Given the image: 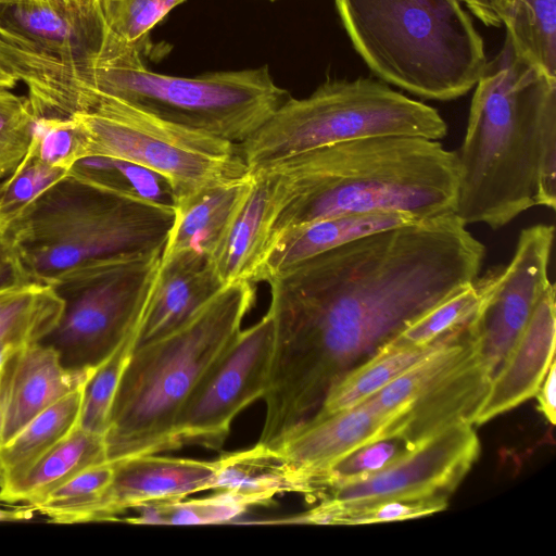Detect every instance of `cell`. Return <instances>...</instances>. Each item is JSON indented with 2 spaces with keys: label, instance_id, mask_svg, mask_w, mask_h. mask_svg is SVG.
<instances>
[{
  "label": "cell",
  "instance_id": "1",
  "mask_svg": "<svg viewBox=\"0 0 556 556\" xmlns=\"http://www.w3.org/2000/svg\"><path fill=\"white\" fill-rule=\"evenodd\" d=\"M485 247L447 214L361 237L267 280L274 349L265 426L286 434L409 321L469 285Z\"/></svg>",
  "mask_w": 556,
  "mask_h": 556
},
{
  "label": "cell",
  "instance_id": "2",
  "mask_svg": "<svg viewBox=\"0 0 556 556\" xmlns=\"http://www.w3.org/2000/svg\"><path fill=\"white\" fill-rule=\"evenodd\" d=\"M457 152L455 215L498 229L534 206H556V77L508 38L475 86Z\"/></svg>",
  "mask_w": 556,
  "mask_h": 556
},
{
  "label": "cell",
  "instance_id": "3",
  "mask_svg": "<svg viewBox=\"0 0 556 556\" xmlns=\"http://www.w3.org/2000/svg\"><path fill=\"white\" fill-rule=\"evenodd\" d=\"M260 167L270 174L274 195L264 256L287 232L325 218L394 212L428 219L456 210L457 152L439 140L356 139Z\"/></svg>",
  "mask_w": 556,
  "mask_h": 556
},
{
  "label": "cell",
  "instance_id": "4",
  "mask_svg": "<svg viewBox=\"0 0 556 556\" xmlns=\"http://www.w3.org/2000/svg\"><path fill=\"white\" fill-rule=\"evenodd\" d=\"M254 301V283L226 285L181 327L132 349L104 434L108 460L180 447L175 427L181 410L240 332Z\"/></svg>",
  "mask_w": 556,
  "mask_h": 556
},
{
  "label": "cell",
  "instance_id": "5",
  "mask_svg": "<svg viewBox=\"0 0 556 556\" xmlns=\"http://www.w3.org/2000/svg\"><path fill=\"white\" fill-rule=\"evenodd\" d=\"M353 47L383 81L431 100L480 79L483 40L460 0H334Z\"/></svg>",
  "mask_w": 556,
  "mask_h": 556
},
{
  "label": "cell",
  "instance_id": "6",
  "mask_svg": "<svg viewBox=\"0 0 556 556\" xmlns=\"http://www.w3.org/2000/svg\"><path fill=\"white\" fill-rule=\"evenodd\" d=\"M175 211L67 175L2 235L16 281L48 283L81 263L162 252Z\"/></svg>",
  "mask_w": 556,
  "mask_h": 556
},
{
  "label": "cell",
  "instance_id": "7",
  "mask_svg": "<svg viewBox=\"0 0 556 556\" xmlns=\"http://www.w3.org/2000/svg\"><path fill=\"white\" fill-rule=\"evenodd\" d=\"M140 49L121 43L94 66L90 88L175 125L240 144L290 97L268 67L195 77L159 74Z\"/></svg>",
  "mask_w": 556,
  "mask_h": 556
},
{
  "label": "cell",
  "instance_id": "8",
  "mask_svg": "<svg viewBox=\"0 0 556 556\" xmlns=\"http://www.w3.org/2000/svg\"><path fill=\"white\" fill-rule=\"evenodd\" d=\"M446 132L434 108L361 77L327 80L303 99L289 97L239 147L252 169L344 141L386 136L440 140Z\"/></svg>",
  "mask_w": 556,
  "mask_h": 556
},
{
  "label": "cell",
  "instance_id": "9",
  "mask_svg": "<svg viewBox=\"0 0 556 556\" xmlns=\"http://www.w3.org/2000/svg\"><path fill=\"white\" fill-rule=\"evenodd\" d=\"M73 115L86 132L87 156L118 157L161 174L174 189L176 205L249 173L238 143L163 121L109 96L96 93L90 109Z\"/></svg>",
  "mask_w": 556,
  "mask_h": 556
},
{
  "label": "cell",
  "instance_id": "10",
  "mask_svg": "<svg viewBox=\"0 0 556 556\" xmlns=\"http://www.w3.org/2000/svg\"><path fill=\"white\" fill-rule=\"evenodd\" d=\"M162 252L97 258L65 269L50 283L64 301L56 327L41 341L64 366L97 367L136 332Z\"/></svg>",
  "mask_w": 556,
  "mask_h": 556
},
{
  "label": "cell",
  "instance_id": "11",
  "mask_svg": "<svg viewBox=\"0 0 556 556\" xmlns=\"http://www.w3.org/2000/svg\"><path fill=\"white\" fill-rule=\"evenodd\" d=\"M491 381L470 323L364 402L396 416L392 435L413 448L452 426L473 425Z\"/></svg>",
  "mask_w": 556,
  "mask_h": 556
},
{
  "label": "cell",
  "instance_id": "12",
  "mask_svg": "<svg viewBox=\"0 0 556 556\" xmlns=\"http://www.w3.org/2000/svg\"><path fill=\"white\" fill-rule=\"evenodd\" d=\"M274 349V324L267 313L256 324L240 330L212 366L181 410L176 440L219 448L235 417L263 397Z\"/></svg>",
  "mask_w": 556,
  "mask_h": 556
},
{
  "label": "cell",
  "instance_id": "13",
  "mask_svg": "<svg viewBox=\"0 0 556 556\" xmlns=\"http://www.w3.org/2000/svg\"><path fill=\"white\" fill-rule=\"evenodd\" d=\"M553 225L523 228L508 264L498 266L472 323L479 357L491 379L503 367L538 303L554 285L548 277Z\"/></svg>",
  "mask_w": 556,
  "mask_h": 556
},
{
  "label": "cell",
  "instance_id": "14",
  "mask_svg": "<svg viewBox=\"0 0 556 556\" xmlns=\"http://www.w3.org/2000/svg\"><path fill=\"white\" fill-rule=\"evenodd\" d=\"M480 443L470 424L446 428L386 468L319 493L315 500L361 504L388 498L448 500L476 463Z\"/></svg>",
  "mask_w": 556,
  "mask_h": 556
},
{
  "label": "cell",
  "instance_id": "15",
  "mask_svg": "<svg viewBox=\"0 0 556 556\" xmlns=\"http://www.w3.org/2000/svg\"><path fill=\"white\" fill-rule=\"evenodd\" d=\"M0 18L93 96L91 74L110 37L102 10L86 13L48 0H0Z\"/></svg>",
  "mask_w": 556,
  "mask_h": 556
},
{
  "label": "cell",
  "instance_id": "16",
  "mask_svg": "<svg viewBox=\"0 0 556 556\" xmlns=\"http://www.w3.org/2000/svg\"><path fill=\"white\" fill-rule=\"evenodd\" d=\"M393 415L362 402L327 416L314 417L293 431L277 448L298 471L302 493L312 497L320 478L359 446L392 435Z\"/></svg>",
  "mask_w": 556,
  "mask_h": 556
},
{
  "label": "cell",
  "instance_id": "17",
  "mask_svg": "<svg viewBox=\"0 0 556 556\" xmlns=\"http://www.w3.org/2000/svg\"><path fill=\"white\" fill-rule=\"evenodd\" d=\"M110 462V460H109ZM113 477L92 521L116 520L136 507L213 489L216 460L143 455L114 462Z\"/></svg>",
  "mask_w": 556,
  "mask_h": 556
},
{
  "label": "cell",
  "instance_id": "18",
  "mask_svg": "<svg viewBox=\"0 0 556 556\" xmlns=\"http://www.w3.org/2000/svg\"><path fill=\"white\" fill-rule=\"evenodd\" d=\"M96 368L66 367L58 351L41 342L14 352L3 370V444L43 409L85 386Z\"/></svg>",
  "mask_w": 556,
  "mask_h": 556
},
{
  "label": "cell",
  "instance_id": "19",
  "mask_svg": "<svg viewBox=\"0 0 556 556\" xmlns=\"http://www.w3.org/2000/svg\"><path fill=\"white\" fill-rule=\"evenodd\" d=\"M224 287L205 257L185 253L161 258L132 349L181 327Z\"/></svg>",
  "mask_w": 556,
  "mask_h": 556
},
{
  "label": "cell",
  "instance_id": "20",
  "mask_svg": "<svg viewBox=\"0 0 556 556\" xmlns=\"http://www.w3.org/2000/svg\"><path fill=\"white\" fill-rule=\"evenodd\" d=\"M555 285L538 303L523 333L500 371L475 417L482 425L534 396L555 361Z\"/></svg>",
  "mask_w": 556,
  "mask_h": 556
},
{
  "label": "cell",
  "instance_id": "21",
  "mask_svg": "<svg viewBox=\"0 0 556 556\" xmlns=\"http://www.w3.org/2000/svg\"><path fill=\"white\" fill-rule=\"evenodd\" d=\"M249 189L208 258L225 286L239 281L254 283L274 216L269 173L263 167L249 169Z\"/></svg>",
  "mask_w": 556,
  "mask_h": 556
},
{
  "label": "cell",
  "instance_id": "22",
  "mask_svg": "<svg viewBox=\"0 0 556 556\" xmlns=\"http://www.w3.org/2000/svg\"><path fill=\"white\" fill-rule=\"evenodd\" d=\"M422 219L394 212L344 215L316 220L283 235L266 253L253 282L267 281L313 256L364 236Z\"/></svg>",
  "mask_w": 556,
  "mask_h": 556
},
{
  "label": "cell",
  "instance_id": "23",
  "mask_svg": "<svg viewBox=\"0 0 556 556\" xmlns=\"http://www.w3.org/2000/svg\"><path fill=\"white\" fill-rule=\"evenodd\" d=\"M250 180L248 173L179 202L161 258L190 253L208 260L247 193Z\"/></svg>",
  "mask_w": 556,
  "mask_h": 556
},
{
  "label": "cell",
  "instance_id": "24",
  "mask_svg": "<svg viewBox=\"0 0 556 556\" xmlns=\"http://www.w3.org/2000/svg\"><path fill=\"white\" fill-rule=\"evenodd\" d=\"M108 460L104 435L79 425L17 478L0 488V501L35 505L83 470Z\"/></svg>",
  "mask_w": 556,
  "mask_h": 556
},
{
  "label": "cell",
  "instance_id": "25",
  "mask_svg": "<svg viewBox=\"0 0 556 556\" xmlns=\"http://www.w3.org/2000/svg\"><path fill=\"white\" fill-rule=\"evenodd\" d=\"M216 463L212 490L231 492L250 506L266 504L277 494L302 493L300 476L286 456L262 444L222 455Z\"/></svg>",
  "mask_w": 556,
  "mask_h": 556
},
{
  "label": "cell",
  "instance_id": "26",
  "mask_svg": "<svg viewBox=\"0 0 556 556\" xmlns=\"http://www.w3.org/2000/svg\"><path fill=\"white\" fill-rule=\"evenodd\" d=\"M454 333L425 346L406 345L393 339L389 340L371 356L346 372L329 390L314 417L327 416L366 401L429 355Z\"/></svg>",
  "mask_w": 556,
  "mask_h": 556
},
{
  "label": "cell",
  "instance_id": "27",
  "mask_svg": "<svg viewBox=\"0 0 556 556\" xmlns=\"http://www.w3.org/2000/svg\"><path fill=\"white\" fill-rule=\"evenodd\" d=\"M64 301L50 283L0 287V348L20 350L41 342L59 324Z\"/></svg>",
  "mask_w": 556,
  "mask_h": 556
},
{
  "label": "cell",
  "instance_id": "28",
  "mask_svg": "<svg viewBox=\"0 0 556 556\" xmlns=\"http://www.w3.org/2000/svg\"><path fill=\"white\" fill-rule=\"evenodd\" d=\"M86 384L43 409L0 447L5 482L22 475L79 425Z\"/></svg>",
  "mask_w": 556,
  "mask_h": 556
},
{
  "label": "cell",
  "instance_id": "29",
  "mask_svg": "<svg viewBox=\"0 0 556 556\" xmlns=\"http://www.w3.org/2000/svg\"><path fill=\"white\" fill-rule=\"evenodd\" d=\"M515 51L556 77V0H490Z\"/></svg>",
  "mask_w": 556,
  "mask_h": 556
},
{
  "label": "cell",
  "instance_id": "30",
  "mask_svg": "<svg viewBox=\"0 0 556 556\" xmlns=\"http://www.w3.org/2000/svg\"><path fill=\"white\" fill-rule=\"evenodd\" d=\"M68 175L111 192L175 211L176 194L169 181L136 163L113 156L90 155L76 162Z\"/></svg>",
  "mask_w": 556,
  "mask_h": 556
},
{
  "label": "cell",
  "instance_id": "31",
  "mask_svg": "<svg viewBox=\"0 0 556 556\" xmlns=\"http://www.w3.org/2000/svg\"><path fill=\"white\" fill-rule=\"evenodd\" d=\"M498 266L478 275L469 285L421 313L392 339L401 344L425 346L465 327L475 318Z\"/></svg>",
  "mask_w": 556,
  "mask_h": 556
},
{
  "label": "cell",
  "instance_id": "32",
  "mask_svg": "<svg viewBox=\"0 0 556 556\" xmlns=\"http://www.w3.org/2000/svg\"><path fill=\"white\" fill-rule=\"evenodd\" d=\"M448 500L441 497L388 498L361 504L319 501L308 511L290 518L292 522L317 525H367L403 521L444 510Z\"/></svg>",
  "mask_w": 556,
  "mask_h": 556
},
{
  "label": "cell",
  "instance_id": "33",
  "mask_svg": "<svg viewBox=\"0 0 556 556\" xmlns=\"http://www.w3.org/2000/svg\"><path fill=\"white\" fill-rule=\"evenodd\" d=\"M112 477L113 464L102 462L83 470L31 506L55 523L92 521Z\"/></svg>",
  "mask_w": 556,
  "mask_h": 556
},
{
  "label": "cell",
  "instance_id": "34",
  "mask_svg": "<svg viewBox=\"0 0 556 556\" xmlns=\"http://www.w3.org/2000/svg\"><path fill=\"white\" fill-rule=\"evenodd\" d=\"M250 505L231 492H216L205 498L177 500L136 507L137 516L125 519L131 523L203 525L233 519Z\"/></svg>",
  "mask_w": 556,
  "mask_h": 556
},
{
  "label": "cell",
  "instance_id": "35",
  "mask_svg": "<svg viewBox=\"0 0 556 556\" xmlns=\"http://www.w3.org/2000/svg\"><path fill=\"white\" fill-rule=\"evenodd\" d=\"M67 175L68 172L27 152L20 165L0 181V235H4L41 193Z\"/></svg>",
  "mask_w": 556,
  "mask_h": 556
},
{
  "label": "cell",
  "instance_id": "36",
  "mask_svg": "<svg viewBox=\"0 0 556 556\" xmlns=\"http://www.w3.org/2000/svg\"><path fill=\"white\" fill-rule=\"evenodd\" d=\"M136 332L127 337L102 363L86 384L79 427L104 435L118 382L132 351Z\"/></svg>",
  "mask_w": 556,
  "mask_h": 556
},
{
  "label": "cell",
  "instance_id": "37",
  "mask_svg": "<svg viewBox=\"0 0 556 556\" xmlns=\"http://www.w3.org/2000/svg\"><path fill=\"white\" fill-rule=\"evenodd\" d=\"M28 153L66 172L87 156V136L72 116H36Z\"/></svg>",
  "mask_w": 556,
  "mask_h": 556
},
{
  "label": "cell",
  "instance_id": "38",
  "mask_svg": "<svg viewBox=\"0 0 556 556\" xmlns=\"http://www.w3.org/2000/svg\"><path fill=\"white\" fill-rule=\"evenodd\" d=\"M185 0H101L109 31L119 41L142 49L149 31Z\"/></svg>",
  "mask_w": 556,
  "mask_h": 556
},
{
  "label": "cell",
  "instance_id": "39",
  "mask_svg": "<svg viewBox=\"0 0 556 556\" xmlns=\"http://www.w3.org/2000/svg\"><path fill=\"white\" fill-rule=\"evenodd\" d=\"M36 116L27 96L0 88V181L23 161L30 147Z\"/></svg>",
  "mask_w": 556,
  "mask_h": 556
},
{
  "label": "cell",
  "instance_id": "40",
  "mask_svg": "<svg viewBox=\"0 0 556 556\" xmlns=\"http://www.w3.org/2000/svg\"><path fill=\"white\" fill-rule=\"evenodd\" d=\"M409 450L410 447L399 437H384L368 442L330 467L320 478L312 498L328 489L377 472Z\"/></svg>",
  "mask_w": 556,
  "mask_h": 556
},
{
  "label": "cell",
  "instance_id": "41",
  "mask_svg": "<svg viewBox=\"0 0 556 556\" xmlns=\"http://www.w3.org/2000/svg\"><path fill=\"white\" fill-rule=\"evenodd\" d=\"M556 362L554 361L543 379L538 392L536 399L539 403V409L544 417L552 425H555L556 406H555V393H556Z\"/></svg>",
  "mask_w": 556,
  "mask_h": 556
},
{
  "label": "cell",
  "instance_id": "42",
  "mask_svg": "<svg viewBox=\"0 0 556 556\" xmlns=\"http://www.w3.org/2000/svg\"><path fill=\"white\" fill-rule=\"evenodd\" d=\"M467 9L486 26H498L500 22L494 14L490 0H460Z\"/></svg>",
  "mask_w": 556,
  "mask_h": 556
},
{
  "label": "cell",
  "instance_id": "43",
  "mask_svg": "<svg viewBox=\"0 0 556 556\" xmlns=\"http://www.w3.org/2000/svg\"><path fill=\"white\" fill-rule=\"evenodd\" d=\"M12 282H16L15 274L8 249L0 235V287Z\"/></svg>",
  "mask_w": 556,
  "mask_h": 556
},
{
  "label": "cell",
  "instance_id": "44",
  "mask_svg": "<svg viewBox=\"0 0 556 556\" xmlns=\"http://www.w3.org/2000/svg\"><path fill=\"white\" fill-rule=\"evenodd\" d=\"M64 9L78 12H99L101 11V0H48Z\"/></svg>",
  "mask_w": 556,
  "mask_h": 556
},
{
  "label": "cell",
  "instance_id": "45",
  "mask_svg": "<svg viewBox=\"0 0 556 556\" xmlns=\"http://www.w3.org/2000/svg\"><path fill=\"white\" fill-rule=\"evenodd\" d=\"M35 511L28 504L12 509L0 508V520H25L31 518Z\"/></svg>",
  "mask_w": 556,
  "mask_h": 556
},
{
  "label": "cell",
  "instance_id": "46",
  "mask_svg": "<svg viewBox=\"0 0 556 556\" xmlns=\"http://www.w3.org/2000/svg\"><path fill=\"white\" fill-rule=\"evenodd\" d=\"M17 83H20V80L16 76L0 66V88L12 89Z\"/></svg>",
  "mask_w": 556,
  "mask_h": 556
},
{
  "label": "cell",
  "instance_id": "47",
  "mask_svg": "<svg viewBox=\"0 0 556 556\" xmlns=\"http://www.w3.org/2000/svg\"><path fill=\"white\" fill-rule=\"evenodd\" d=\"M4 363H2L0 365V447L3 445V438H2V433H3L2 380H3Z\"/></svg>",
  "mask_w": 556,
  "mask_h": 556
},
{
  "label": "cell",
  "instance_id": "48",
  "mask_svg": "<svg viewBox=\"0 0 556 556\" xmlns=\"http://www.w3.org/2000/svg\"><path fill=\"white\" fill-rule=\"evenodd\" d=\"M4 482H5V472L0 463V488L4 484Z\"/></svg>",
  "mask_w": 556,
  "mask_h": 556
},
{
  "label": "cell",
  "instance_id": "49",
  "mask_svg": "<svg viewBox=\"0 0 556 556\" xmlns=\"http://www.w3.org/2000/svg\"><path fill=\"white\" fill-rule=\"evenodd\" d=\"M84 91H85V90H84ZM85 94H86V92H85ZM86 101H87V96H86ZM86 101H85V106H86ZM31 106H33V105H31ZM85 106H84V109H85ZM33 109H34L37 113H41V114H50V113L39 112V111H37L34 106H33ZM84 109H83V110H84ZM83 110H81V111H83ZM79 112H80V111H79ZM51 115H56V114H51ZM62 116H67V115H62ZM70 116H71V115H70Z\"/></svg>",
  "mask_w": 556,
  "mask_h": 556
}]
</instances>
